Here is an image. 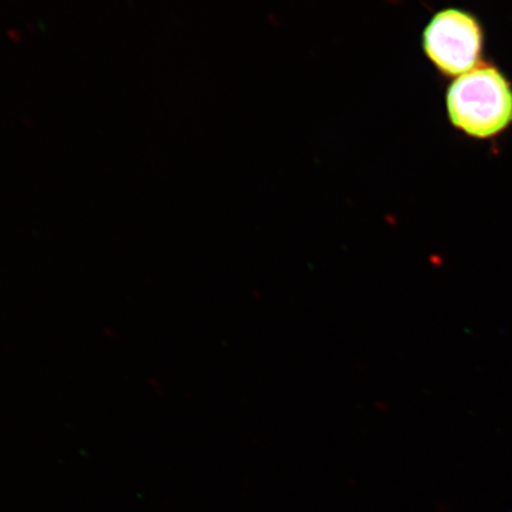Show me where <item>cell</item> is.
I'll return each instance as SVG.
<instances>
[{
	"instance_id": "obj_1",
	"label": "cell",
	"mask_w": 512,
	"mask_h": 512,
	"mask_svg": "<svg viewBox=\"0 0 512 512\" xmlns=\"http://www.w3.org/2000/svg\"><path fill=\"white\" fill-rule=\"evenodd\" d=\"M446 105L451 124L472 138H494L512 124V86L492 64L480 63L454 80Z\"/></svg>"
},
{
	"instance_id": "obj_2",
	"label": "cell",
	"mask_w": 512,
	"mask_h": 512,
	"mask_svg": "<svg viewBox=\"0 0 512 512\" xmlns=\"http://www.w3.org/2000/svg\"><path fill=\"white\" fill-rule=\"evenodd\" d=\"M422 47L441 74L459 78L482 63V24L467 11H440L427 24L422 34Z\"/></svg>"
}]
</instances>
